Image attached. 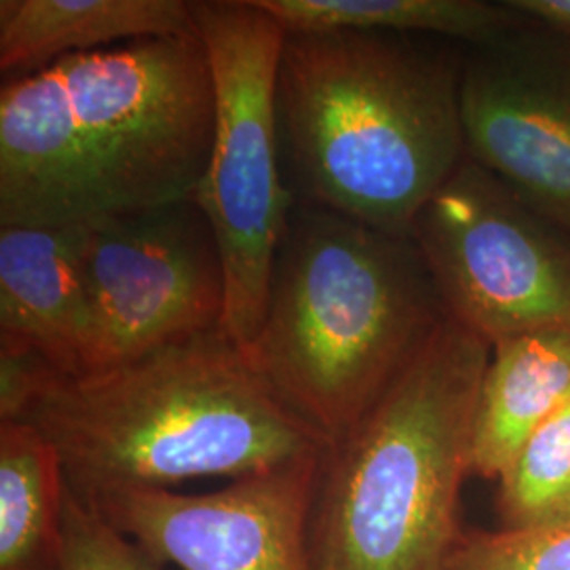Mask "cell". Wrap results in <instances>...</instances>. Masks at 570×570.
Instances as JSON below:
<instances>
[{"label": "cell", "mask_w": 570, "mask_h": 570, "mask_svg": "<svg viewBox=\"0 0 570 570\" xmlns=\"http://www.w3.org/2000/svg\"><path fill=\"white\" fill-rule=\"evenodd\" d=\"M216 129L199 32L53 61L0 89V226L89 225L190 199Z\"/></svg>", "instance_id": "cell-1"}, {"label": "cell", "mask_w": 570, "mask_h": 570, "mask_svg": "<svg viewBox=\"0 0 570 570\" xmlns=\"http://www.w3.org/2000/svg\"><path fill=\"white\" fill-rule=\"evenodd\" d=\"M393 32H287L277 125L294 202L410 237L468 159L465 51Z\"/></svg>", "instance_id": "cell-2"}, {"label": "cell", "mask_w": 570, "mask_h": 570, "mask_svg": "<svg viewBox=\"0 0 570 570\" xmlns=\"http://www.w3.org/2000/svg\"><path fill=\"white\" fill-rule=\"evenodd\" d=\"M56 446L70 490H171L284 468L330 442L223 327L85 376L49 374L20 419Z\"/></svg>", "instance_id": "cell-3"}, {"label": "cell", "mask_w": 570, "mask_h": 570, "mask_svg": "<svg viewBox=\"0 0 570 570\" xmlns=\"http://www.w3.org/2000/svg\"><path fill=\"white\" fill-rule=\"evenodd\" d=\"M446 317L412 237L294 202L245 353L332 444Z\"/></svg>", "instance_id": "cell-4"}, {"label": "cell", "mask_w": 570, "mask_h": 570, "mask_svg": "<svg viewBox=\"0 0 570 570\" xmlns=\"http://www.w3.org/2000/svg\"><path fill=\"white\" fill-rule=\"evenodd\" d=\"M492 346L446 317L353 428L327 446L315 570H449Z\"/></svg>", "instance_id": "cell-5"}, {"label": "cell", "mask_w": 570, "mask_h": 570, "mask_svg": "<svg viewBox=\"0 0 570 570\" xmlns=\"http://www.w3.org/2000/svg\"><path fill=\"white\" fill-rule=\"evenodd\" d=\"M193 13L216 91L212 155L193 199L223 256V330L247 348L265 317L275 256L294 204L277 125V70L287 30L258 0H197Z\"/></svg>", "instance_id": "cell-6"}, {"label": "cell", "mask_w": 570, "mask_h": 570, "mask_svg": "<svg viewBox=\"0 0 570 570\" xmlns=\"http://www.w3.org/2000/svg\"><path fill=\"white\" fill-rule=\"evenodd\" d=\"M452 320L490 346L570 336V235L465 159L412 235Z\"/></svg>", "instance_id": "cell-7"}, {"label": "cell", "mask_w": 570, "mask_h": 570, "mask_svg": "<svg viewBox=\"0 0 570 570\" xmlns=\"http://www.w3.org/2000/svg\"><path fill=\"white\" fill-rule=\"evenodd\" d=\"M82 271L94 322L89 374L225 322L220 247L193 197L85 225Z\"/></svg>", "instance_id": "cell-8"}, {"label": "cell", "mask_w": 570, "mask_h": 570, "mask_svg": "<svg viewBox=\"0 0 570 570\" xmlns=\"http://www.w3.org/2000/svg\"><path fill=\"white\" fill-rule=\"evenodd\" d=\"M468 157L570 235V37L529 20L468 47L461 75Z\"/></svg>", "instance_id": "cell-9"}, {"label": "cell", "mask_w": 570, "mask_h": 570, "mask_svg": "<svg viewBox=\"0 0 570 570\" xmlns=\"http://www.w3.org/2000/svg\"><path fill=\"white\" fill-rule=\"evenodd\" d=\"M324 454L233 480L207 494L115 489L79 499L165 567L315 570L311 537Z\"/></svg>", "instance_id": "cell-10"}, {"label": "cell", "mask_w": 570, "mask_h": 570, "mask_svg": "<svg viewBox=\"0 0 570 570\" xmlns=\"http://www.w3.org/2000/svg\"><path fill=\"white\" fill-rule=\"evenodd\" d=\"M82 247L85 225L0 226V346L30 351L61 376L91 370Z\"/></svg>", "instance_id": "cell-11"}, {"label": "cell", "mask_w": 570, "mask_h": 570, "mask_svg": "<svg viewBox=\"0 0 570 570\" xmlns=\"http://www.w3.org/2000/svg\"><path fill=\"white\" fill-rule=\"evenodd\" d=\"M193 32L184 0H2L0 70L11 79L68 56Z\"/></svg>", "instance_id": "cell-12"}, {"label": "cell", "mask_w": 570, "mask_h": 570, "mask_svg": "<svg viewBox=\"0 0 570 570\" xmlns=\"http://www.w3.org/2000/svg\"><path fill=\"white\" fill-rule=\"evenodd\" d=\"M569 402V334H530L492 346L475 412L471 473L501 480L532 433Z\"/></svg>", "instance_id": "cell-13"}, {"label": "cell", "mask_w": 570, "mask_h": 570, "mask_svg": "<svg viewBox=\"0 0 570 570\" xmlns=\"http://www.w3.org/2000/svg\"><path fill=\"white\" fill-rule=\"evenodd\" d=\"M66 501L56 446L30 423H0V570H61Z\"/></svg>", "instance_id": "cell-14"}, {"label": "cell", "mask_w": 570, "mask_h": 570, "mask_svg": "<svg viewBox=\"0 0 570 570\" xmlns=\"http://www.w3.org/2000/svg\"><path fill=\"white\" fill-rule=\"evenodd\" d=\"M287 32L362 30L480 47L530 20L511 0H258Z\"/></svg>", "instance_id": "cell-15"}, {"label": "cell", "mask_w": 570, "mask_h": 570, "mask_svg": "<svg viewBox=\"0 0 570 570\" xmlns=\"http://www.w3.org/2000/svg\"><path fill=\"white\" fill-rule=\"evenodd\" d=\"M499 484L505 529L570 524V402L532 433Z\"/></svg>", "instance_id": "cell-16"}, {"label": "cell", "mask_w": 570, "mask_h": 570, "mask_svg": "<svg viewBox=\"0 0 570 570\" xmlns=\"http://www.w3.org/2000/svg\"><path fill=\"white\" fill-rule=\"evenodd\" d=\"M449 570H570V524L534 530H463Z\"/></svg>", "instance_id": "cell-17"}, {"label": "cell", "mask_w": 570, "mask_h": 570, "mask_svg": "<svg viewBox=\"0 0 570 570\" xmlns=\"http://www.w3.org/2000/svg\"><path fill=\"white\" fill-rule=\"evenodd\" d=\"M153 553L112 527L68 487L66 553L61 570H164Z\"/></svg>", "instance_id": "cell-18"}, {"label": "cell", "mask_w": 570, "mask_h": 570, "mask_svg": "<svg viewBox=\"0 0 570 570\" xmlns=\"http://www.w3.org/2000/svg\"><path fill=\"white\" fill-rule=\"evenodd\" d=\"M511 4L530 20L570 37V0H511Z\"/></svg>", "instance_id": "cell-19"}]
</instances>
